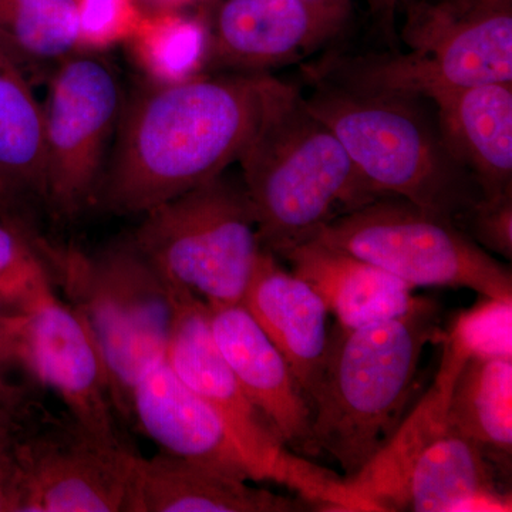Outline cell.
<instances>
[{
  "label": "cell",
  "mask_w": 512,
  "mask_h": 512,
  "mask_svg": "<svg viewBox=\"0 0 512 512\" xmlns=\"http://www.w3.org/2000/svg\"><path fill=\"white\" fill-rule=\"evenodd\" d=\"M441 140L473 178L481 198L512 192V83L478 84L434 94Z\"/></svg>",
  "instance_id": "ac0fdd59"
},
{
  "label": "cell",
  "mask_w": 512,
  "mask_h": 512,
  "mask_svg": "<svg viewBox=\"0 0 512 512\" xmlns=\"http://www.w3.org/2000/svg\"><path fill=\"white\" fill-rule=\"evenodd\" d=\"M137 456L69 414L37 420L22 441L18 512H126Z\"/></svg>",
  "instance_id": "7c38bea8"
},
{
  "label": "cell",
  "mask_w": 512,
  "mask_h": 512,
  "mask_svg": "<svg viewBox=\"0 0 512 512\" xmlns=\"http://www.w3.org/2000/svg\"><path fill=\"white\" fill-rule=\"evenodd\" d=\"M47 268L36 245L0 218V298L20 311L52 286Z\"/></svg>",
  "instance_id": "4316f807"
},
{
  "label": "cell",
  "mask_w": 512,
  "mask_h": 512,
  "mask_svg": "<svg viewBox=\"0 0 512 512\" xmlns=\"http://www.w3.org/2000/svg\"><path fill=\"white\" fill-rule=\"evenodd\" d=\"M312 5L322 6V8L342 10V12L350 13V5L352 0H306Z\"/></svg>",
  "instance_id": "836d02e7"
},
{
  "label": "cell",
  "mask_w": 512,
  "mask_h": 512,
  "mask_svg": "<svg viewBox=\"0 0 512 512\" xmlns=\"http://www.w3.org/2000/svg\"><path fill=\"white\" fill-rule=\"evenodd\" d=\"M106 366L117 416L131 420V394L141 375L163 359L171 325L167 288L133 242L93 256L55 251Z\"/></svg>",
  "instance_id": "ba28073f"
},
{
  "label": "cell",
  "mask_w": 512,
  "mask_h": 512,
  "mask_svg": "<svg viewBox=\"0 0 512 512\" xmlns=\"http://www.w3.org/2000/svg\"><path fill=\"white\" fill-rule=\"evenodd\" d=\"M165 288L171 303L165 360L224 421L258 481L285 485L320 510L366 512L349 493L343 477L289 450L248 399L215 345L205 302L185 289Z\"/></svg>",
  "instance_id": "52a82bcc"
},
{
  "label": "cell",
  "mask_w": 512,
  "mask_h": 512,
  "mask_svg": "<svg viewBox=\"0 0 512 512\" xmlns=\"http://www.w3.org/2000/svg\"><path fill=\"white\" fill-rule=\"evenodd\" d=\"M37 421L0 417V512H18L22 441Z\"/></svg>",
  "instance_id": "f546056e"
},
{
  "label": "cell",
  "mask_w": 512,
  "mask_h": 512,
  "mask_svg": "<svg viewBox=\"0 0 512 512\" xmlns=\"http://www.w3.org/2000/svg\"><path fill=\"white\" fill-rule=\"evenodd\" d=\"M131 420L161 453L239 480L258 481L224 421L177 376L165 357L137 380L131 394Z\"/></svg>",
  "instance_id": "9a60e30c"
},
{
  "label": "cell",
  "mask_w": 512,
  "mask_h": 512,
  "mask_svg": "<svg viewBox=\"0 0 512 512\" xmlns=\"http://www.w3.org/2000/svg\"><path fill=\"white\" fill-rule=\"evenodd\" d=\"M40 211L47 212L42 101L29 74L0 49V218L43 251Z\"/></svg>",
  "instance_id": "e0dca14e"
},
{
  "label": "cell",
  "mask_w": 512,
  "mask_h": 512,
  "mask_svg": "<svg viewBox=\"0 0 512 512\" xmlns=\"http://www.w3.org/2000/svg\"><path fill=\"white\" fill-rule=\"evenodd\" d=\"M349 15L306 0H225L207 23L208 64L234 73H268L335 39Z\"/></svg>",
  "instance_id": "4fadbf2b"
},
{
  "label": "cell",
  "mask_w": 512,
  "mask_h": 512,
  "mask_svg": "<svg viewBox=\"0 0 512 512\" xmlns=\"http://www.w3.org/2000/svg\"><path fill=\"white\" fill-rule=\"evenodd\" d=\"M370 15L375 20L380 35L390 47V52H400L396 19L400 10V0H367Z\"/></svg>",
  "instance_id": "1f68e13d"
},
{
  "label": "cell",
  "mask_w": 512,
  "mask_h": 512,
  "mask_svg": "<svg viewBox=\"0 0 512 512\" xmlns=\"http://www.w3.org/2000/svg\"><path fill=\"white\" fill-rule=\"evenodd\" d=\"M160 8L178 9L181 6L190 5V3L200 2V0H148Z\"/></svg>",
  "instance_id": "e575fe53"
},
{
  "label": "cell",
  "mask_w": 512,
  "mask_h": 512,
  "mask_svg": "<svg viewBox=\"0 0 512 512\" xmlns=\"http://www.w3.org/2000/svg\"><path fill=\"white\" fill-rule=\"evenodd\" d=\"M16 362L57 393L67 414L106 443L128 446L117 423L109 377L92 330L52 286L9 316Z\"/></svg>",
  "instance_id": "8fae6325"
},
{
  "label": "cell",
  "mask_w": 512,
  "mask_h": 512,
  "mask_svg": "<svg viewBox=\"0 0 512 512\" xmlns=\"http://www.w3.org/2000/svg\"><path fill=\"white\" fill-rule=\"evenodd\" d=\"M406 53L330 60L318 76L399 96L478 84L512 83V10L463 13L431 0H400Z\"/></svg>",
  "instance_id": "5b68a950"
},
{
  "label": "cell",
  "mask_w": 512,
  "mask_h": 512,
  "mask_svg": "<svg viewBox=\"0 0 512 512\" xmlns=\"http://www.w3.org/2000/svg\"><path fill=\"white\" fill-rule=\"evenodd\" d=\"M76 53L99 55L134 35L144 12L137 0H73Z\"/></svg>",
  "instance_id": "83f0119b"
},
{
  "label": "cell",
  "mask_w": 512,
  "mask_h": 512,
  "mask_svg": "<svg viewBox=\"0 0 512 512\" xmlns=\"http://www.w3.org/2000/svg\"><path fill=\"white\" fill-rule=\"evenodd\" d=\"M13 312H16L15 309L10 308L8 303L0 298V322H2L3 319L8 318L9 315H12Z\"/></svg>",
  "instance_id": "d590c367"
},
{
  "label": "cell",
  "mask_w": 512,
  "mask_h": 512,
  "mask_svg": "<svg viewBox=\"0 0 512 512\" xmlns=\"http://www.w3.org/2000/svg\"><path fill=\"white\" fill-rule=\"evenodd\" d=\"M312 79L306 106L339 138L373 195L403 198L460 227L480 190L448 153L423 99Z\"/></svg>",
  "instance_id": "277c9868"
},
{
  "label": "cell",
  "mask_w": 512,
  "mask_h": 512,
  "mask_svg": "<svg viewBox=\"0 0 512 512\" xmlns=\"http://www.w3.org/2000/svg\"><path fill=\"white\" fill-rule=\"evenodd\" d=\"M511 507V494L494 483L493 464L451 424L414 463L402 495V511L504 512Z\"/></svg>",
  "instance_id": "7402d4cb"
},
{
  "label": "cell",
  "mask_w": 512,
  "mask_h": 512,
  "mask_svg": "<svg viewBox=\"0 0 512 512\" xmlns=\"http://www.w3.org/2000/svg\"><path fill=\"white\" fill-rule=\"evenodd\" d=\"M421 286L470 289L512 301L511 269L456 222L403 198L383 195L333 218L311 238Z\"/></svg>",
  "instance_id": "9c48e42d"
},
{
  "label": "cell",
  "mask_w": 512,
  "mask_h": 512,
  "mask_svg": "<svg viewBox=\"0 0 512 512\" xmlns=\"http://www.w3.org/2000/svg\"><path fill=\"white\" fill-rule=\"evenodd\" d=\"M460 228L481 248L511 261L512 192L498 198H480L460 221Z\"/></svg>",
  "instance_id": "f1b7e54d"
},
{
  "label": "cell",
  "mask_w": 512,
  "mask_h": 512,
  "mask_svg": "<svg viewBox=\"0 0 512 512\" xmlns=\"http://www.w3.org/2000/svg\"><path fill=\"white\" fill-rule=\"evenodd\" d=\"M237 163L262 248L281 256L333 218L376 200L339 138L282 83Z\"/></svg>",
  "instance_id": "3957f363"
},
{
  "label": "cell",
  "mask_w": 512,
  "mask_h": 512,
  "mask_svg": "<svg viewBox=\"0 0 512 512\" xmlns=\"http://www.w3.org/2000/svg\"><path fill=\"white\" fill-rule=\"evenodd\" d=\"M201 464L160 453L137 456L126 512H292L293 500Z\"/></svg>",
  "instance_id": "d6986e66"
},
{
  "label": "cell",
  "mask_w": 512,
  "mask_h": 512,
  "mask_svg": "<svg viewBox=\"0 0 512 512\" xmlns=\"http://www.w3.org/2000/svg\"><path fill=\"white\" fill-rule=\"evenodd\" d=\"M436 301L417 296L397 318L330 330L328 357L312 403L316 453L353 476L393 436L410 402L421 357L443 340Z\"/></svg>",
  "instance_id": "7a4b0ae2"
},
{
  "label": "cell",
  "mask_w": 512,
  "mask_h": 512,
  "mask_svg": "<svg viewBox=\"0 0 512 512\" xmlns=\"http://www.w3.org/2000/svg\"><path fill=\"white\" fill-rule=\"evenodd\" d=\"M207 311L215 345L248 399L293 453L318 456L311 403L284 356L242 302L207 305Z\"/></svg>",
  "instance_id": "5bb4252c"
},
{
  "label": "cell",
  "mask_w": 512,
  "mask_h": 512,
  "mask_svg": "<svg viewBox=\"0 0 512 512\" xmlns=\"http://www.w3.org/2000/svg\"><path fill=\"white\" fill-rule=\"evenodd\" d=\"M282 83L269 73L151 83L121 111L96 201L113 214L143 215L224 174Z\"/></svg>",
  "instance_id": "6da1fadb"
},
{
  "label": "cell",
  "mask_w": 512,
  "mask_h": 512,
  "mask_svg": "<svg viewBox=\"0 0 512 512\" xmlns=\"http://www.w3.org/2000/svg\"><path fill=\"white\" fill-rule=\"evenodd\" d=\"M308 282L340 329L397 318L412 308L413 286L365 259L309 239L281 255Z\"/></svg>",
  "instance_id": "ffe728a7"
},
{
  "label": "cell",
  "mask_w": 512,
  "mask_h": 512,
  "mask_svg": "<svg viewBox=\"0 0 512 512\" xmlns=\"http://www.w3.org/2000/svg\"><path fill=\"white\" fill-rule=\"evenodd\" d=\"M441 343L443 356L430 389L362 470L343 477L349 493L366 512L402 511L404 484L410 470L431 441L450 424L451 389L468 357L450 340L443 338Z\"/></svg>",
  "instance_id": "44dd1931"
},
{
  "label": "cell",
  "mask_w": 512,
  "mask_h": 512,
  "mask_svg": "<svg viewBox=\"0 0 512 512\" xmlns=\"http://www.w3.org/2000/svg\"><path fill=\"white\" fill-rule=\"evenodd\" d=\"M9 316L0 322V417L33 419L35 414L33 407L30 406L28 392L25 387L12 382L9 377V366L18 363L10 338Z\"/></svg>",
  "instance_id": "4dcf8cb0"
},
{
  "label": "cell",
  "mask_w": 512,
  "mask_h": 512,
  "mask_svg": "<svg viewBox=\"0 0 512 512\" xmlns=\"http://www.w3.org/2000/svg\"><path fill=\"white\" fill-rule=\"evenodd\" d=\"M123 96L97 55L74 53L53 69L42 101L47 214L72 221L97 200Z\"/></svg>",
  "instance_id": "30bf717a"
},
{
  "label": "cell",
  "mask_w": 512,
  "mask_h": 512,
  "mask_svg": "<svg viewBox=\"0 0 512 512\" xmlns=\"http://www.w3.org/2000/svg\"><path fill=\"white\" fill-rule=\"evenodd\" d=\"M448 421L491 464L510 470L512 359L470 357L454 380Z\"/></svg>",
  "instance_id": "603a6c76"
},
{
  "label": "cell",
  "mask_w": 512,
  "mask_h": 512,
  "mask_svg": "<svg viewBox=\"0 0 512 512\" xmlns=\"http://www.w3.org/2000/svg\"><path fill=\"white\" fill-rule=\"evenodd\" d=\"M143 217L131 242L165 285L207 305L242 302L264 249L244 184L224 173Z\"/></svg>",
  "instance_id": "8992f818"
},
{
  "label": "cell",
  "mask_w": 512,
  "mask_h": 512,
  "mask_svg": "<svg viewBox=\"0 0 512 512\" xmlns=\"http://www.w3.org/2000/svg\"><path fill=\"white\" fill-rule=\"evenodd\" d=\"M0 49L29 76L74 55L73 0H0Z\"/></svg>",
  "instance_id": "d4e9b609"
},
{
  "label": "cell",
  "mask_w": 512,
  "mask_h": 512,
  "mask_svg": "<svg viewBox=\"0 0 512 512\" xmlns=\"http://www.w3.org/2000/svg\"><path fill=\"white\" fill-rule=\"evenodd\" d=\"M131 56L153 84H177L201 76L208 66L207 22L177 9L144 13L127 40Z\"/></svg>",
  "instance_id": "cb8c5ba5"
},
{
  "label": "cell",
  "mask_w": 512,
  "mask_h": 512,
  "mask_svg": "<svg viewBox=\"0 0 512 512\" xmlns=\"http://www.w3.org/2000/svg\"><path fill=\"white\" fill-rule=\"evenodd\" d=\"M443 3L450 8L463 13L498 12V10H512V0H431Z\"/></svg>",
  "instance_id": "d6a6232c"
},
{
  "label": "cell",
  "mask_w": 512,
  "mask_h": 512,
  "mask_svg": "<svg viewBox=\"0 0 512 512\" xmlns=\"http://www.w3.org/2000/svg\"><path fill=\"white\" fill-rule=\"evenodd\" d=\"M444 338L468 359H512V301L480 296L476 305L458 313Z\"/></svg>",
  "instance_id": "484cf974"
},
{
  "label": "cell",
  "mask_w": 512,
  "mask_h": 512,
  "mask_svg": "<svg viewBox=\"0 0 512 512\" xmlns=\"http://www.w3.org/2000/svg\"><path fill=\"white\" fill-rule=\"evenodd\" d=\"M242 305L284 356L312 406L329 350L325 303L308 282L286 271L272 252L262 249Z\"/></svg>",
  "instance_id": "2e32d148"
}]
</instances>
